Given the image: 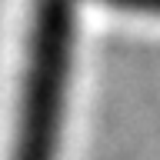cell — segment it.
<instances>
[{"label":"cell","mask_w":160,"mask_h":160,"mask_svg":"<svg viewBox=\"0 0 160 160\" xmlns=\"http://www.w3.org/2000/svg\"><path fill=\"white\" fill-rule=\"evenodd\" d=\"M113 7H127V10H143V13H160V0H107Z\"/></svg>","instance_id":"cell-1"}]
</instances>
